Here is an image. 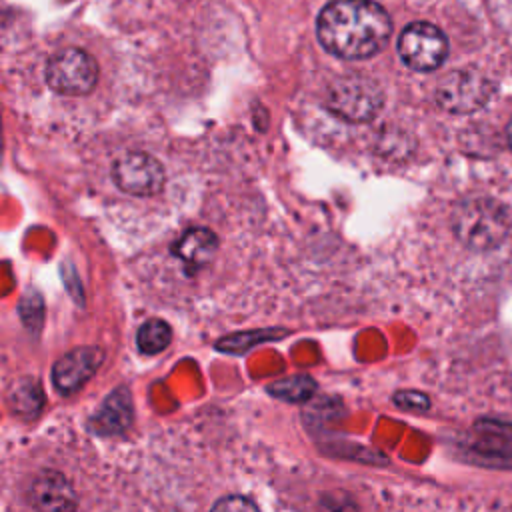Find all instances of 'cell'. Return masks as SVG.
<instances>
[{"label": "cell", "mask_w": 512, "mask_h": 512, "mask_svg": "<svg viewBox=\"0 0 512 512\" xmlns=\"http://www.w3.org/2000/svg\"><path fill=\"white\" fill-rule=\"evenodd\" d=\"M456 238L470 250H492L504 242L510 228L506 208L492 198H468L452 214Z\"/></svg>", "instance_id": "cell-2"}, {"label": "cell", "mask_w": 512, "mask_h": 512, "mask_svg": "<svg viewBox=\"0 0 512 512\" xmlns=\"http://www.w3.org/2000/svg\"><path fill=\"white\" fill-rule=\"evenodd\" d=\"M382 90L364 76L338 78L330 90L326 104L332 114L348 122H368L382 108Z\"/></svg>", "instance_id": "cell-4"}, {"label": "cell", "mask_w": 512, "mask_h": 512, "mask_svg": "<svg viewBox=\"0 0 512 512\" xmlns=\"http://www.w3.org/2000/svg\"><path fill=\"white\" fill-rule=\"evenodd\" d=\"M216 236L208 228H190L186 230L174 246V252L192 266L208 262L216 250Z\"/></svg>", "instance_id": "cell-11"}, {"label": "cell", "mask_w": 512, "mask_h": 512, "mask_svg": "<svg viewBox=\"0 0 512 512\" xmlns=\"http://www.w3.org/2000/svg\"><path fill=\"white\" fill-rule=\"evenodd\" d=\"M46 80L58 94H88L98 82V64L88 52L80 48H66L50 58L46 66Z\"/></svg>", "instance_id": "cell-5"}, {"label": "cell", "mask_w": 512, "mask_h": 512, "mask_svg": "<svg viewBox=\"0 0 512 512\" xmlns=\"http://www.w3.org/2000/svg\"><path fill=\"white\" fill-rule=\"evenodd\" d=\"M394 402L404 410H420V412L430 406L428 396H424L422 392H414V390H402V392L394 394Z\"/></svg>", "instance_id": "cell-16"}, {"label": "cell", "mask_w": 512, "mask_h": 512, "mask_svg": "<svg viewBox=\"0 0 512 512\" xmlns=\"http://www.w3.org/2000/svg\"><path fill=\"white\" fill-rule=\"evenodd\" d=\"M506 136H508V144H510V148H512V120H510V124H508V130H506Z\"/></svg>", "instance_id": "cell-17"}, {"label": "cell", "mask_w": 512, "mask_h": 512, "mask_svg": "<svg viewBox=\"0 0 512 512\" xmlns=\"http://www.w3.org/2000/svg\"><path fill=\"white\" fill-rule=\"evenodd\" d=\"M210 512H260L258 506L244 496H224L220 498Z\"/></svg>", "instance_id": "cell-15"}, {"label": "cell", "mask_w": 512, "mask_h": 512, "mask_svg": "<svg viewBox=\"0 0 512 512\" xmlns=\"http://www.w3.org/2000/svg\"><path fill=\"white\" fill-rule=\"evenodd\" d=\"M494 92L492 80L478 68L452 70L436 86V102L454 114H470L482 108Z\"/></svg>", "instance_id": "cell-3"}, {"label": "cell", "mask_w": 512, "mask_h": 512, "mask_svg": "<svg viewBox=\"0 0 512 512\" xmlns=\"http://www.w3.org/2000/svg\"><path fill=\"white\" fill-rule=\"evenodd\" d=\"M8 404L14 410V414L22 418L36 416L44 404L42 386L30 376L20 378L8 392Z\"/></svg>", "instance_id": "cell-12"}, {"label": "cell", "mask_w": 512, "mask_h": 512, "mask_svg": "<svg viewBox=\"0 0 512 512\" xmlns=\"http://www.w3.org/2000/svg\"><path fill=\"white\" fill-rule=\"evenodd\" d=\"M112 178L122 192L134 196H152L162 190L166 180L162 164L144 152H132L116 160Z\"/></svg>", "instance_id": "cell-7"}, {"label": "cell", "mask_w": 512, "mask_h": 512, "mask_svg": "<svg viewBox=\"0 0 512 512\" xmlns=\"http://www.w3.org/2000/svg\"><path fill=\"white\" fill-rule=\"evenodd\" d=\"M170 326L160 318L146 320L136 334V344L142 354H158L170 344Z\"/></svg>", "instance_id": "cell-14"}, {"label": "cell", "mask_w": 512, "mask_h": 512, "mask_svg": "<svg viewBox=\"0 0 512 512\" xmlns=\"http://www.w3.org/2000/svg\"><path fill=\"white\" fill-rule=\"evenodd\" d=\"M102 360L104 352L98 346H80L66 352L52 368L54 386L62 394H74L94 376Z\"/></svg>", "instance_id": "cell-8"}, {"label": "cell", "mask_w": 512, "mask_h": 512, "mask_svg": "<svg viewBox=\"0 0 512 512\" xmlns=\"http://www.w3.org/2000/svg\"><path fill=\"white\" fill-rule=\"evenodd\" d=\"M390 32L388 12L372 0H332L316 20L320 44L344 60L374 56L384 48Z\"/></svg>", "instance_id": "cell-1"}, {"label": "cell", "mask_w": 512, "mask_h": 512, "mask_svg": "<svg viewBox=\"0 0 512 512\" xmlns=\"http://www.w3.org/2000/svg\"><path fill=\"white\" fill-rule=\"evenodd\" d=\"M28 498L38 512H74L78 504L76 492L68 478L54 470H46L36 476Z\"/></svg>", "instance_id": "cell-9"}, {"label": "cell", "mask_w": 512, "mask_h": 512, "mask_svg": "<svg viewBox=\"0 0 512 512\" xmlns=\"http://www.w3.org/2000/svg\"><path fill=\"white\" fill-rule=\"evenodd\" d=\"M132 422V404L126 388L114 390L106 402L102 404L100 412L92 418V428L98 434H120Z\"/></svg>", "instance_id": "cell-10"}, {"label": "cell", "mask_w": 512, "mask_h": 512, "mask_svg": "<svg viewBox=\"0 0 512 512\" xmlns=\"http://www.w3.org/2000/svg\"><path fill=\"white\" fill-rule=\"evenodd\" d=\"M398 54L408 68L430 72L444 62L448 54V40L438 26L412 22L400 32Z\"/></svg>", "instance_id": "cell-6"}, {"label": "cell", "mask_w": 512, "mask_h": 512, "mask_svg": "<svg viewBox=\"0 0 512 512\" xmlns=\"http://www.w3.org/2000/svg\"><path fill=\"white\" fill-rule=\"evenodd\" d=\"M268 392L274 398H280L284 402L300 404V402H306L308 398H312V394L316 392V382L308 374H296V376L280 378V380L268 384Z\"/></svg>", "instance_id": "cell-13"}]
</instances>
